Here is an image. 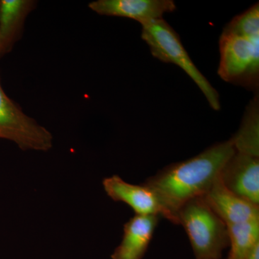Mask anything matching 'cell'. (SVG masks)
<instances>
[{"label": "cell", "mask_w": 259, "mask_h": 259, "mask_svg": "<svg viewBox=\"0 0 259 259\" xmlns=\"http://www.w3.org/2000/svg\"><path fill=\"white\" fill-rule=\"evenodd\" d=\"M248 259H259V245L255 247Z\"/></svg>", "instance_id": "15"}, {"label": "cell", "mask_w": 259, "mask_h": 259, "mask_svg": "<svg viewBox=\"0 0 259 259\" xmlns=\"http://www.w3.org/2000/svg\"><path fill=\"white\" fill-rule=\"evenodd\" d=\"M0 138H1V136H0Z\"/></svg>", "instance_id": "16"}, {"label": "cell", "mask_w": 259, "mask_h": 259, "mask_svg": "<svg viewBox=\"0 0 259 259\" xmlns=\"http://www.w3.org/2000/svg\"><path fill=\"white\" fill-rule=\"evenodd\" d=\"M177 219L185 228L196 259L221 258L229 245L228 228L203 197L184 204L177 213Z\"/></svg>", "instance_id": "2"}, {"label": "cell", "mask_w": 259, "mask_h": 259, "mask_svg": "<svg viewBox=\"0 0 259 259\" xmlns=\"http://www.w3.org/2000/svg\"><path fill=\"white\" fill-rule=\"evenodd\" d=\"M0 136L23 150L49 151L53 146L49 130L24 113L7 96L0 84Z\"/></svg>", "instance_id": "5"}, {"label": "cell", "mask_w": 259, "mask_h": 259, "mask_svg": "<svg viewBox=\"0 0 259 259\" xmlns=\"http://www.w3.org/2000/svg\"><path fill=\"white\" fill-rule=\"evenodd\" d=\"M226 226L231 246L227 259H248L259 245V218Z\"/></svg>", "instance_id": "13"}, {"label": "cell", "mask_w": 259, "mask_h": 259, "mask_svg": "<svg viewBox=\"0 0 259 259\" xmlns=\"http://www.w3.org/2000/svg\"><path fill=\"white\" fill-rule=\"evenodd\" d=\"M231 139L236 152L259 157L258 94L247 106L239 130Z\"/></svg>", "instance_id": "12"}, {"label": "cell", "mask_w": 259, "mask_h": 259, "mask_svg": "<svg viewBox=\"0 0 259 259\" xmlns=\"http://www.w3.org/2000/svg\"><path fill=\"white\" fill-rule=\"evenodd\" d=\"M34 5L30 0L0 1V54L13 46Z\"/></svg>", "instance_id": "11"}, {"label": "cell", "mask_w": 259, "mask_h": 259, "mask_svg": "<svg viewBox=\"0 0 259 259\" xmlns=\"http://www.w3.org/2000/svg\"><path fill=\"white\" fill-rule=\"evenodd\" d=\"M235 152L231 139L218 143L194 157L168 165L143 185L156 194L168 221L178 225L179 209L191 199L207 193Z\"/></svg>", "instance_id": "1"}, {"label": "cell", "mask_w": 259, "mask_h": 259, "mask_svg": "<svg viewBox=\"0 0 259 259\" xmlns=\"http://www.w3.org/2000/svg\"><path fill=\"white\" fill-rule=\"evenodd\" d=\"M159 217L136 215L124 225L120 245L111 255L112 259H142L147 251L157 226Z\"/></svg>", "instance_id": "10"}, {"label": "cell", "mask_w": 259, "mask_h": 259, "mask_svg": "<svg viewBox=\"0 0 259 259\" xmlns=\"http://www.w3.org/2000/svg\"><path fill=\"white\" fill-rule=\"evenodd\" d=\"M104 190L115 202L130 206L138 215H156L168 221L166 211L160 203L156 194L144 185L130 184L117 175L102 181Z\"/></svg>", "instance_id": "8"}, {"label": "cell", "mask_w": 259, "mask_h": 259, "mask_svg": "<svg viewBox=\"0 0 259 259\" xmlns=\"http://www.w3.org/2000/svg\"><path fill=\"white\" fill-rule=\"evenodd\" d=\"M203 197L226 225L238 224L259 218V206L230 192L223 185L220 176Z\"/></svg>", "instance_id": "9"}, {"label": "cell", "mask_w": 259, "mask_h": 259, "mask_svg": "<svg viewBox=\"0 0 259 259\" xmlns=\"http://www.w3.org/2000/svg\"><path fill=\"white\" fill-rule=\"evenodd\" d=\"M141 37L155 58L164 63L176 64L193 80L214 110L221 109L219 95L208 80L196 67L180 37L163 19L142 25Z\"/></svg>", "instance_id": "3"}, {"label": "cell", "mask_w": 259, "mask_h": 259, "mask_svg": "<svg viewBox=\"0 0 259 259\" xmlns=\"http://www.w3.org/2000/svg\"><path fill=\"white\" fill-rule=\"evenodd\" d=\"M218 74L226 82L258 90L259 38L223 31L220 38Z\"/></svg>", "instance_id": "4"}, {"label": "cell", "mask_w": 259, "mask_h": 259, "mask_svg": "<svg viewBox=\"0 0 259 259\" xmlns=\"http://www.w3.org/2000/svg\"><path fill=\"white\" fill-rule=\"evenodd\" d=\"M220 180L232 193L259 206V157L236 151L223 166Z\"/></svg>", "instance_id": "6"}, {"label": "cell", "mask_w": 259, "mask_h": 259, "mask_svg": "<svg viewBox=\"0 0 259 259\" xmlns=\"http://www.w3.org/2000/svg\"><path fill=\"white\" fill-rule=\"evenodd\" d=\"M223 31L250 38H259L258 3L235 17L225 27Z\"/></svg>", "instance_id": "14"}, {"label": "cell", "mask_w": 259, "mask_h": 259, "mask_svg": "<svg viewBox=\"0 0 259 259\" xmlns=\"http://www.w3.org/2000/svg\"><path fill=\"white\" fill-rule=\"evenodd\" d=\"M97 14L132 19L144 25L177 9L172 0H97L88 5Z\"/></svg>", "instance_id": "7"}]
</instances>
